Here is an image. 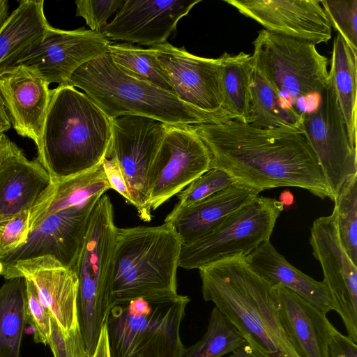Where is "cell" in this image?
Masks as SVG:
<instances>
[{
    "instance_id": "cell-15",
    "label": "cell",
    "mask_w": 357,
    "mask_h": 357,
    "mask_svg": "<svg viewBox=\"0 0 357 357\" xmlns=\"http://www.w3.org/2000/svg\"><path fill=\"white\" fill-rule=\"evenodd\" d=\"M149 49L179 100L206 112L225 113L222 109L220 57L198 56L167 42Z\"/></svg>"
},
{
    "instance_id": "cell-6",
    "label": "cell",
    "mask_w": 357,
    "mask_h": 357,
    "mask_svg": "<svg viewBox=\"0 0 357 357\" xmlns=\"http://www.w3.org/2000/svg\"><path fill=\"white\" fill-rule=\"evenodd\" d=\"M117 227L109 197H100L92 211L74 270L78 279L77 319L87 357H92L113 306L112 276Z\"/></svg>"
},
{
    "instance_id": "cell-8",
    "label": "cell",
    "mask_w": 357,
    "mask_h": 357,
    "mask_svg": "<svg viewBox=\"0 0 357 357\" xmlns=\"http://www.w3.org/2000/svg\"><path fill=\"white\" fill-rule=\"evenodd\" d=\"M252 44L254 69L291 105L310 95L320 97L328 82V60L314 44L265 29Z\"/></svg>"
},
{
    "instance_id": "cell-4",
    "label": "cell",
    "mask_w": 357,
    "mask_h": 357,
    "mask_svg": "<svg viewBox=\"0 0 357 357\" xmlns=\"http://www.w3.org/2000/svg\"><path fill=\"white\" fill-rule=\"evenodd\" d=\"M68 84L83 90L110 120L126 114L149 117L174 126L231 120L224 112L197 109L173 93L126 75L116 67L108 52L80 66Z\"/></svg>"
},
{
    "instance_id": "cell-13",
    "label": "cell",
    "mask_w": 357,
    "mask_h": 357,
    "mask_svg": "<svg viewBox=\"0 0 357 357\" xmlns=\"http://www.w3.org/2000/svg\"><path fill=\"white\" fill-rule=\"evenodd\" d=\"M100 197H95L83 204L45 216L31 229L22 246L0 258L1 266L20 260L51 256L74 271L92 211Z\"/></svg>"
},
{
    "instance_id": "cell-21",
    "label": "cell",
    "mask_w": 357,
    "mask_h": 357,
    "mask_svg": "<svg viewBox=\"0 0 357 357\" xmlns=\"http://www.w3.org/2000/svg\"><path fill=\"white\" fill-rule=\"evenodd\" d=\"M51 177L3 135L0 148V218L31 211L47 195Z\"/></svg>"
},
{
    "instance_id": "cell-24",
    "label": "cell",
    "mask_w": 357,
    "mask_h": 357,
    "mask_svg": "<svg viewBox=\"0 0 357 357\" xmlns=\"http://www.w3.org/2000/svg\"><path fill=\"white\" fill-rule=\"evenodd\" d=\"M251 269L273 286L287 288L325 314L333 310L328 289L290 264L269 241L245 257Z\"/></svg>"
},
{
    "instance_id": "cell-19",
    "label": "cell",
    "mask_w": 357,
    "mask_h": 357,
    "mask_svg": "<svg viewBox=\"0 0 357 357\" xmlns=\"http://www.w3.org/2000/svg\"><path fill=\"white\" fill-rule=\"evenodd\" d=\"M1 275L6 280L22 277L31 281L41 303L64 331L79 326V283L74 271L51 256H43L2 266Z\"/></svg>"
},
{
    "instance_id": "cell-17",
    "label": "cell",
    "mask_w": 357,
    "mask_h": 357,
    "mask_svg": "<svg viewBox=\"0 0 357 357\" xmlns=\"http://www.w3.org/2000/svg\"><path fill=\"white\" fill-rule=\"evenodd\" d=\"M200 0H126L101 32L111 41L149 47L167 42L180 19Z\"/></svg>"
},
{
    "instance_id": "cell-40",
    "label": "cell",
    "mask_w": 357,
    "mask_h": 357,
    "mask_svg": "<svg viewBox=\"0 0 357 357\" xmlns=\"http://www.w3.org/2000/svg\"><path fill=\"white\" fill-rule=\"evenodd\" d=\"M105 176L112 189H114L130 204L131 198L128 188L116 160L107 155L102 162Z\"/></svg>"
},
{
    "instance_id": "cell-23",
    "label": "cell",
    "mask_w": 357,
    "mask_h": 357,
    "mask_svg": "<svg viewBox=\"0 0 357 357\" xmlns=\"http://www.w3.org/2000/svg\"><path fill=\"white\" fill-rule=\"evenodd\" d=\"M259 190L236 182L227 188L175 213L165 222H170L182 246L200 238L220 225L227 216L254 201Z\"/></svg>"
},
{
    "instance_id": "cell-7",
    "label": "cell",
    "mask_w": 357,
    "mask_h": 357,
    "mask_svg": "<svg viewBox=\"0 0 357 357\" xmlns=\"http://www.w3.org/2000/svg\"><path fill=\"white\" fill-rule=\"evenodd\" d=\"M186 296L114 304L105 321L109 357H182Z\"/></svg>"
},
{
    "instance_id": "cell-18",
    "label": "cell",
    "mask_w": 357,
    "mask_h": 357,
    "mask_svg": "<svg viewBox=\"0 0 357 357\" xmlns=\"http://www.w3.org/2000/svg\"><path fill=\"white\" fill-rule=\"evenodd\" d=\"M270 32L314 45L331 38V26L320 1L224 0Z\"/></svg>"
},
{
    "instance_id": "cell-20",
    "label": "cell",
    "mask_w": 357,
    "mask_h": 357,
    "mask_svg": "<svg viewBox=\"0 0 357 357\" xmlns=\"http://www.w3.org/2000/svg\"><path fill=\"white\" fill-rule=\"evenodd\" d=\"M50 84L36 69L17 65L0 74V95L10 123L18 135L36 148L50 101Z\"/></svg>"
},
{
    "instance_id": "cell-3",
    "label": "cell",
    "mask_w": 357,
    "mask_h": 357,
    "mask_svg": "<svg viewBox=\"0 0 357 357\" xmlns=\"http://www.w3.org/2000/svg\"><path fill=\"white\" fill-rule=\"evenodd\" d=\"M111 142V120L85 93L68 84L50 90L36 159L52 183L100 165Z\"/></svg>"
},
{
    "instance_id": "cell-27",
    "label": "cell",
    "mask_w": 357,
    "mask_h": 357,
    "mask_svg": "<svg viewBox=\"0 0 357 357\" xmlns=\"http://www.w3.org/2000/svg\"><path fill=\"white\" fill-rule=\"evenodd\" d=\"M303 114L253 68L249 124L260 128L302 131Z\"/></svg>"
},
{
    "instance_id": "cell-43",
    "label": "cell",
    "mask_w": 357,
    "mask_h": 357,
    "mask_svg": "<svg viewBox=\"0 0 357 357\" xmlns=\"http://www.w3.org/2000/svg\"><path fill=\"white\" fill-rule=\"evenodd\" d=\"M229 357H262L249 344L245 343L232 351Z\"/></svg>"
},
{
    "instance_id": "cell-45",
    "label": "cell",
    "mask_w": 357,
    "mask_h": 357,
    "mask_svg": "<svg viewBox=\"0 0 357 357\" xmlns=\"http://www.w3.org/2000/svg\"><path fill=\"white\" fill-rule=\"evenodd\" d=\"M285 208L290 207L294 202V197L291 191L288 189L283 190L279 197L278 200Z\"/></svg>"
},
{
    "instance_id": "cell-37",
    "label": "cell",
    "mask_w": 357,
    "mask_h": 357,
    "mask_svg": "<svg viewBox=\"0 0 357 357\" xmlns=\"http://www.w3.org/2000/svg\"><path fill=\"white\" fill-rule=\"evenodd\" d=\"M48 344L54 357H87L79 327L64 331L52 315Z\"/></svg>"
},
{
    "instance_id": "cell-34",
    "label": "cell",
    "mask_w": 357,
    "mask_h": 357,
    "mask_svg": "<svg viewBox=\"0 0 357 357\" xmlns=\"http://www.w3.org/2000/svg\"><path fill=\"white\" fill-rule=\"evenodd\" d=\"M236 181L226 172L211 168L179 192L178 201L171 213L177 212L218 192Z\"/></svg>"
},
{
    "instance_id": "cell-22",
    "label": "cell",
    "mask_w": 357,
    "mask_h": 357,
    "mask_svg": "<svg viewBox=\"0 0 357 357\" xmlns=\"http://www.w3.org/2000/svg\"><path fill=\"white\" fill-rule=\"evenodd\" d=\"M275 287L281 319L298 356L328 357L329 342L337 330L326 314L294 291Z\"/></svg>"
},
{
    "instance_id": "cell-32",
    "label": "cell",
    "mask_w": 357,
    "mask_h": 357,
    "mask_svg": "<svg viewBox=\"0 0 357 357\" xmlns=\"http://www.w3.org/2000/svg\"><path fill=\"white\" fill-rule=\"evenodd\" d=\"M245 343L237 329L214 307L206 333L198 342L185 349L182 357H221Z\"/></svg>"
},
{
    "instance_id": "cell-2",
    "label": "cell",
    "mask_w": 357,
    "mask_h": 357,
    "mask_svg": "<svg viewBox=\"0 0 357 357\" xmlns=\"http://www.w3.org/2000/svg\"><path fill=\"white\" fill-rule=\"evenodd\" d=\"M205 301L214 303L262 357H300L281 319L275 287L261 278L244 257L198 269Z\"/></svg>"
},
{
    "instance_id": "cell-12",
    "label": "cell",
    "mask_w": 357,
    "mask_h": 357,
    "mask_svg": "<svg viewBox=\"0 0 357 357\" xmlns=\"http://www.w3.org/2000/svg\"><path fill=\"white\" fill-rule=\"evenodd\" d=\"M211 166L210 152L191 126L168 125L148 175L151 208L181 192Z\"/></svg>"
},
{
    "instance_id": "cell-26",
    "label": "cell",
    "mask_w": 357,
    "mask_h": 357,
    "mask_svg": "<svg viewBox=\"0 0 357 357\" xmlns=\"http://www.w3.org/2000/svg\"><path fill=\"white\" fill-rule=\"evenodd\" d=\"M109 189L102 162L96 167L52 183L43 199L30 211V230L49 214L86 203L95 197H101Z\"/></svg>"
},
{
    "instance_id": "cell-47",
    "label": "cell",
    "mask_w": 357,
    "mask_h": 357,
    "mask_svg": "<svg viewBox=\"0 0 357 357\" xmlns=\"http://www.w3.org/2000/svg\"><path fill=\"white\" fill-rule=\"evenodd\" d=\"M3 135H4V134L0 135V148H1V146L2 139H3Z\"/></svg>"
},
{
    "instance_id": "cell-5",
    "label": "cell",
    "mask_w": 357,
    "mask_h": 357,
    "mask_svg": "<svg viewBox=\"0 0 357 357\" xmlns=\"http://www.w3.org/2000/svg\"><path fill=\"white\" fill-rule=\"evenodd\" d=\"M181 241L170 222L118 228L114 252L113 305L137 298L177 296Z\"/></svg>"
},
{
    "instance_id": "cell-28",
    "label": "cell",
    "mask_w": 357,
    "mask_h": 357,
    "mask_svg": "<svg viewBox=\"0 0 357 357\" xmlns=\"http://www.w3.org/2000/svg\"><path fill=\"white\" fill-rule=\"evenodd\" d=\"M222 110L231 120L249 123L253 64L252 55L225 52L221 56Z\"/></svg>"
},
{
    "instance_id": "cell-41",
    "label": "cell",
    "mask_w": 357,
    "mask_h": 357,
    "mask_svg": "<svg viewBox=\"0 0 357 357\" xmlns=\"http://www.w3.org/2000/svg\"><path fill=\"white\" fill-rule=\"evenodd\" d=\"M328 357H357V344L337 331L329 342Z\"/></svg>"
},
{
    "instance_id": "cell-11",
    "label": "cell",
    "mask_w": 357,
    "mask_h": 357,
    "mask_svg": "<svg viewBox=\"0 0 357 357\" xmlns=\"http://www.w3.org/2000/svg\"><path fill=\"white\" fill-rule=\"evenodd\" d=\"M112 142L109 155L123 173L139 218L151 220L148 175L168 124L155 119L126 114L111 120Z\"/></svg>"
},
{
    "instance_id": "cell-46",
    "label": "cell",
    "mask_w": 357,
    "mask_h": 357,
    "mask_svg": "<svg viewBox=\"0 0 357 357\" xmlns=\"http://www.w3.org/2000/svg\"><path fill=\"white\" fill-rule=\"evenodd\" d=\"M8 17V4L6 0H0V30Z\"/></svg>"
},
{
    "instance_id": "cell-35",
    "label": "cell",
    "mask_w": 357,
    "mask_h": 357,
    "mask_svg": "<svg viewBox=\"0 0 357 357\" xmlns=\"http://www.w3.org/2000/svg\"><path fill=\"white\" fill-rule=\"evenodd\" d=\"M331 27L357 55V0L320 1Z\"/></svg>"
},
{
    "instance_id": "cell-39",
    "label": "cell",
    "mask_w": 357,
    "mask_h": 357,
    "mask_svg": "<svg viewBox=\"0 0 357 357\" xmlns=\"http://www.w3.org/2000/svg\"><path fill=\"white\" fill-rule=\"evenodd\" d=\"M126 0H77L76 15L86 21L90 30L100 31L107 19L123 6Z\"/></svg>"
},
{
    "instance_id": "cell-42",
    "label": "cell",
    "mask_w": 357,
    "mask_h": 357,
    "mask_svg": "<svg viewBox=\"0 0 357 357\" xmlns=\"http://www.w3.org/2000/svg\"><path fill=\"white\" fill-rule=\"evenodd\" d=\"M92 357H109L105 325L100 331L98 342Z\"/></svg>"
},
{
    "instance_id": "cell-44",
    "label": "cell",
    "mask_w": 357,
    "mask_h": 357,
    "mask_svg": "<svg viewBox=\"0 0 357 357\" xmlns=\"http://www.w3.org/2000/svg\"><path fill=\"white\" fill-rule=\"evenodd\" d=\"M10 126V121L0 95V135L4 134V132L8 130Z\"/></svg>"
},
{
    "instance_id": "cell-10",
    "label": "cell",
    "mask_w": 357,
    "mask_h": 357,
    "mask_svg": "<svg viewBox=\"0 0 357 357\" xmlns=\"http://www.w3.org/2000/svg\"><path fill=\"white\" fill-rule=\"evenodd\" d=\"M319 100L312 111L303 113L302 131L334 202L347 183L357 176L356 148L349 141L329 76Z\"/></svg>"
},
{
    "instance_id": "cell-38",
    "label": "cell",
    "mask_w": 357,
    "mask_h": 357,
    "mask_svg": "<svg viewBox=\"0 0 357 357\" xmlns=\"http://www.w3.org/2000/svg\"><path fill=\"white\" fill-rule=\"evenodd\" d=\"M30 211L0 218V258L17 249L30 232Z\"/></svg>"
},
{
    "instance_id": "cell-16",
    "label": "cell",
    "mask_w": 357,
    "mask_h": 357,
    "mask_svg": "<svg viewBox=\"0 0 357 357\" xmlns=\"http://www.w3.org/2000/svg\"><path fill=\"white\" fill-rule=\"evenodd\" d=\"M111 43L101 31L84 28L66 31L50 26L40 42L16 66L32 67L49 84L65 85L80 66L107 52Z\"/></svg>"
},
{
    "instance_id": "cell-30",
    "label": "cell",
    "mask_w": 357,
    "mask_h": 357,
    "mask_svg": "<svg viewBox=\"0 0 357 357\" xmlns=\"http://www.w3.org/2000/svg\"><path fill=\"white\" fill-rule=\"evenodd\" d=\"M25 305V279L7 280L0 287V357H20L26 324Z\"/></svg>"
},
{
    "instance_id": "cell-25",
    "label": "cell",
    "mask_w": 357,
    "mask_h": 357,
    "mask_svg": "<svg viewBox=\"0 0 357 357\" xmlns=\"http://www.w3.org/2000/svg\"><path fill=\"white\" fill-rule=\"evenodd\" d=\"M43 0H22L0 30V74L16 66L43 39L51 26Z\"/></svg>"
},
{
    "instance_id": "cell-36",
    "label": "cell",
    "mask_w": 357,
    "mask_h": 357,
    "mask_svg": "<svg viewBox=\"0 0 357 357\" xmlns=\"http://www.w3.org/2000/svg\"><path fill=\"white\" fill-rule=\"evenodd\" d=\"M24 279L26 323L33 328L34 341L47 345L51 330V314L41 303L33 282Z\"/></svg>"
},
{
    "instance_id": "cell-1",
    "label": "cell",
    "mask_w": 357,
    "mask_h": 357,
    "mask_svg": "<svg viewBox=\"0 0 357 357\" xmlns=\"http://www.w3.org/2000/svg\"><path fill=\"white\" fill-rule=\"evenodd\" d=\"M211 156V168L260 192L297 187L324 199L332 197L302 131L267 129L236 120L191 126Z\"/></svg>"
},
{
    "instance_id": "cell-29",
    "label": "cell",
    "mask_w": 357,
    "mask_h": 357,
    "mask_svg": "<svg viewBox=\"0 0 357 357\" xmlns=\"http://www.w3.org/2000/svg\"><path fill=\"white\" fill-rule=\"evenodd\" d=\"M357 55L340 34L333 45L329 79L344 118L349 141L356 148Z\"/></svg>"
},
{
    "instance_id": "cell-14",
    "label": "cell",
    "mask_w": 357,
    "mask_h": 357,
    "mask_svg": "<svg viewBox=\"0 0 357 357\" xmlns=\"http://www.w3.org/2000/svg\"><path fill=\"white\" fill-rule=\"evenodd\" d=\"M309 243L321 266L333 310L341 317L347 336L357 343V266L341 245L333 211L313 222Z\"/></svg>"
},
{
    "instance_id": "cell-9",
    "label": "cell",
    "mask_w": 357,
    "mask_h": 357,
    "mask_svg": "<svg viewBox=\"0 0 357 357\" xmlns=\"http://www.w3.org/2000/svg\"><path fill=\"white\" fill-rule=\"evenodd\" d=\"M276 199L258 196L193 243L181 247L178 266L200 268L234 257H247L269 241L284 210Z\"/></svg>"
},
{
    "instance_id": "cell-31",
    "label": "cell",
    "mask_w": 357,
    "mask_h": 357,
    "mask_svg": "<svg viewBox=\"0 0 357 357\" xmlns=\"http://www.w3.org/2000/svg\"><path fill=\"white\" fill-rule=\"evenodd\" d=\"M108 53L124 74L175 95L155 56L149 47L127 43H112Z\"/></svg>"
},
{
    "instance_id": "cell-33",
    "label": "cell",
    "mask_w": 357,
    "mask_h": 357,
    "mask_svg": "<svg viewBox=\"0 0 357 357\" xmlns=\"http://www.w3.org/2000/svg\"><path fill=\"white\" fill-rule=\"evenodd\" d=\"M334 203L333 211L341 245L357 266V176L347 183Z\"/></svg>"
}]
</instances>
